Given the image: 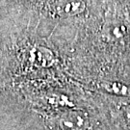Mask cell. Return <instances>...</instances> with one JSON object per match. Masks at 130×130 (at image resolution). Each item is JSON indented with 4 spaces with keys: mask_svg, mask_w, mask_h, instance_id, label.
<instances>
[{
    "mask_svg": "<svg viewBox=\"0 0 130 130\" xmlns=\"http://www.w3.org/2000/svg\"><path fill=\"white\" fill-rule=\"evenodd\" d=\"M70 77L68 59L50 36L20 25L0 40V87Z\"/></svg>",
    "mask_w": 130,
    "mask_h": 130,
    "instance_id": "obj_1",
    "label": "cell"
},
{
    "mask_svg": "<svg viewBox=\"0 0 130 130\" xmlns=\"http://www.w3.org/2000/svg\"><path fill=\"white\" fill-rule=\"evenodd\" d=\"M102 0H7L14 20L41 33L50 28L49 36L66 45L75 33L98 14Z\"/></svg>",
    "mask_w": 130,
    "mask_h": 130,
    "instance_id": "obj_2",
    "label": "cell"
},
{
    "mask_svg": "<svg viewBox=\"0 0 130 130\" xmlns=\"http://www.w3.org/2000/svg\"><path fill=\"white\" fill-rule=\"evenodd\" d=\"M106 109L115 130H130V98H111L94 93Z\"/></svg>",
    "mask_w": 130,
    "mask_h": 130,
    "instance_id": "obj_3",
    "label": "cell"
},
{
    "mask_svg": "<svg viewBox=\"0 0 130 130\" xmlns=\"http://www.w3.org/2000/svg\"><path fill=\"white\" fill-rule=\"evenodd\" d=\"M119 4L126 11V13L130 15V0H116Z\"/></svg>",
    "mask_w": 130,
    "mask_h": 130,
    "instance_id": "obj_4",
    "label": "cell"
},
{
    "mask_svg": "<svg viewBox=\"0 0 130 130\" xmlns=\"http://www.w3.org/2000/svg\"><path fill=\"white\" fill-rule=\"evenodd\" d=\"M6 2H7V0H0V6H4L5 7Z\"/></svg>",
    "mask_w": 130,
    "mask_h": 130,
    "instance_id": "obj_5",
    "label": "cell"
}]
</instances>
